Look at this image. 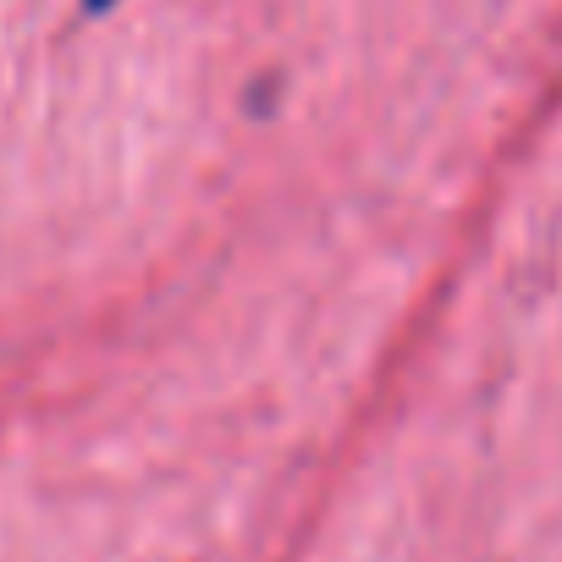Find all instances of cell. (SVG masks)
Here are the masks:
<instances>
[{"instance_id": "1", "label": "cell", "mask_w": 562, "mask_h": 562, "mask_svg": "<svg viewBox=\"0 0 562 562\" xmlns=\"http://www.w3.org/2000/svg\"><path fill=\"white\" fill-rule=\"evenodd\" d=\"M116 7V0H89V12H111Z\"/></svg>"}]
</instances>
